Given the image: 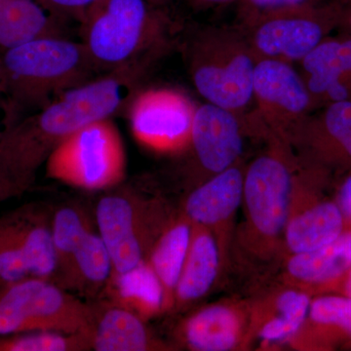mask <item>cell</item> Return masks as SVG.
I'll use <instances>...</instances> for the list:
<instances>
[{
	"instance_id": "74e56055",
	"label": "cell",
	"mask_w": 351,
	"mask_h": 351,
	"mask_svg": "<svg viewBox=\"0 0 351 351\" xmlns=\"http://www.w3.org/2000/svg\"><path fill=\"white\" fill-rule=\"evenodd\" d=\"M346 19H348V25H350L351 29V11L348 14V16H346Z\"/></svg>"
},
{
	"instance_id": "4fadbf2b",
	"label": "cell",
	"mask_w": 351,
	"mask_h": 351,
	"mask_svg": "<svg viewBox=\"0 0 351 351\" xmlns=\"http://www.w3.org/2000/svg\"><path fill=\"white\" fill-rule=\"evenodd\" d=\"M250 299H226L193 309L177 323L173 345L191 351L249 350Z\"/></svg>"
},
{
	"instance_id": "7a4b0ae2",
	"label": "cell",
	"mask_w": 351,
	"mask_h": 351,
	"mask_svg": "<svg viewBox=\"0 0 351 351\" xmlns=\"http://www.w3.org/2000/svg\"><path fill=\"white\" fill-rule=\"evenodd\" d=\"M265 140V151L245 168V221L237 239L242 257L255 265L283 261L284 233L301 167L291 145L274 137Z\"/></svg>"
},
{
	"instance_id": "277c9868",
	"label": "cell",
	"mask_w": 351,
	"mask_h": 351,
	"mask_svg": "<svg viewBox=\"0 0 351 351\" xmlns=\"http://www.w3.org/2000/svg\"><path fill=\"white\" fill-rule=\"evenodd\" d=\"M82 43L101 73L166 52L173 24L147 0H98L80 21Z\"/></svg>"
},
{
	"instance_id": "ba28073f",
	"label": "cell",
	"mask_w": 351,
	"mask_h": 351,
	"mask_svg": "<svg viewBox=\"0 0 351 351\" xmlns=\"http://www.w3.org/2000/svg\"><path fill=\"white\" fill-rule=\"evenodd\" d=\"M91 302L39 278L0 286V335L91 332Z\"/></svg>"
},
{
	"instance_id": "8fae6325",
	"label": "cell",
	"mask_w": 351,
	"mask_h": 351,
	"mask_svg": "<svg viewBox=\"0 0 351 351\" xmlns=\"http://www.w3.org/2000/svg\"><path fill=\"white\" fill-rule=\"evenodd\" d=\"M197 106L181 90L154 87L138 90L125 112L141 147L163 156H182L191 144Z\"/></svg>"
},
{
	"instance_id": "d6a6232c",
	"label": "cell",
	"mask_w": 351,
	"mask_h": 351,
	"mask_svg": "<svg viewBox=\"0 0 351 351\" xmlns=\"http://www.w3.org/2000/svg\"><path fill=\"white\" fill-rule=\"evenodd\" d=\"M338 206L341 209L343 218L351 221V176L346 180L339 189Z\"/></svg>"
},
{
	"instance_id": "4dcf8cb0",
	"label": "cell",
	"mask_w": 351,
	"mask_h": 351,
	"mask_svg": "<svg viewBox=\"0 0 351 351\" xmlns=\"http://www.w3.org/2000/svg\"><path fill=\"white\" fill-rule=\"evenodd\" d=\"M52 17L62 21L75 20L80 23L83 15L98 0H34Z\"/></svg>"
},
{
	"instance_id": "44dd1931",
	"label": "cell",
	"mask_w": 351,
	"mask_h": 351,
	"mask_svg": "<svg viewBox=\"0 0 351 351\" xmlns=\"http://www.w3.org/2000/svg\"><path fill=\"white\" fill-rule=\"evenodd\" d=\"M99 299L123 307L145 322L165 313L162 285L147 261L123 274H112Z\"/></svg>"
},
{
	"instance_id": "ac0fdd59",
	"label": "cell",
	"mask_w": 351,
	"mask_h": 351,
	"mask_svg": "<svg viewBox=\"0 0 351 351\" xmlns=\"http://www.w3.org/2000/svg\"><path fill=\"white\" fill-rule=\"evenodd\" d=\"M226 267L216 235L207 228L193 225L188 254L176 287L171 313H181L204 299L216 286Z\"/></svg>"
},
{
	"instance_id": "2e32d148",
	"label": "cell",
	"mask_w": 351,
	"mask_h": 351,
	"mask_svg": "<svg viewBox=\"0 0 351 351\" xmlns=\"http://www.w3.org/2000/svg\"><path fill=\"white\" fill-rule=\"evenodd\" d=\"M343 228L345 218L337 203L311 202L308 199L307 181L301 162L284 233V258L316 250L331 243L345 232Z\"/></svg>"
},
{
	"instance_id": "603a6c76",
	"label": "cell",
	"mask_w": 351,
	"mask_h": 351,
	"mask_svg": "<svg viewBox=\"0 0 351 351\" xmlns=\"http://www.w3.org/2000/svg\"><path fill=\"white\" fill-rule=\"evenodd\" d=\"M191 225L181 210L175 211L152 245L147 263L158 277L165 295V313H171L178 280L188 254Z\"/></svg>"
},
{
	"instance_id": "8992f818",
	"label": "cell",
	"mask_w": 351,
	"mask_h": 351,
	"mask_svg": "<svg viewBox=\"0 0 351 351\" xmlns=\"http://www.w3.org/2000/svg\"><path fill=\"white\" fill-rule=\"evenodd\" d=\"M50 179L84 191H110L125 179V145L112 119L91 122L64 138L45 161Z\"/></svg>"
},
{
	"instance_id": "1f68e13d",
	"label": "cell",
	"mask_w": 351,
	"mask_h": 351,
	"mask_svg": "<svg viewBox=\"0 0 351 351\" xmlns=\"http://www.w3.org/2000/svg\"><path fill=\"white\" fill-rule=\"evenodd\" d=\"M317 0H239V15L242 23L248 22L261 14L289 8L311 5Z\"/></svg>"
},
{
	"instance_id": "484cf974",
	"label": "cell",
	"mask_w": 351,
	"mask_h": 351,
	"mask_svg": "<svg viewBox=\"0 0 351 351\" xmlns=\"http://www.w3.org/2000/svg\"><path fill=\"white\" fill-rule=\"evenodd\" d=\"M327 143L351 160V100L330 104L317 119L307 117L290 145L302 152Z\"/></svg>"
},
{
	"instance_id": "52a82bcc",
	"label": "cell",
	"mask_w": 351,
	"mask_h": 351,
	"mask_svg": "<svg viewBox=\"0 0 351 351\" xmlns=\"http://www.w3.org/2000/svg\"><path fill=\"white\" fill-rule=\"evenodd\" d=\"M174 213L163 199L129 188L101 196L95 223L112 258V274H123L145 262Z\"/></svg>"
},
{
	"instance_id": "7c38bea8",
	"label": "cell",
	"mask_w": 351,
	"mask_h": 351,
	"mask_svg": "<svg viewBox=\"0 0 351 351\" xmlns=\"http://www.w3.org/2000/svg\"><path fill=\"white\" fill-rule=\"evenodd\" d=\"M247 131L241 115L209 103L197 106L182 166L191 189L242 160Z\"/></svg>"
},
{
	"instance_id": "3957f363",
	"label": "cell",
	"mask_w": 351,
	"mask_h": 351,
	"mask_svg": "<svg viewBox=\"0 0 351 351\" xmlns=\"http://www.w3.org/2000/svg\"><path fill=\"white\" fill-rule=\"evenodd\" d=\"M5 127L23 112L39 110L60 95L100 76L84 44L66 38H41L4 50Z\"/></svg>"
},
{
	"instance_id": "5bb4252c",
	"label": "cell",
	"mask_w": 351,
	"mask_h": 351,
	"mask_svg": "<svg viewBox=\"0 0 351 351\" xmlns=\"http://www.w3.org/2000/svg\"><path fill=\"white\" fill-rule=\"evenodd\" d=\"M246 165L241 161L191 189L180 208L193 225L216 235L226 263L232 256L234 219L243 200Z\"/></svg>"
},
{
	"instance_id": "83f0119b",
	"label": "cell",
	"mask_w": 351,
	"mask_h": 351,
	"mask_svg": "<svg viewBox=\"0 0 351 351\" xmlns=\"http://www.w3.org/2000/svg\"><path fill=\"white\" fill-rule=\"evenodd\" d=\"M92 350L86 334L29 332L0 335V351H88Z\"/></svg>"
},
{
	"instance_id": "d590c367",
	"label": "cell",
	"mask_w": 351,
	"mask_h": 351,
	"mask_svg": "<svg viewBox=\"0 0 351 351\" xmlns=\"http://www.w3.org/2000/svg\"><path fill=\"white\" fill-rule=\"evenodd\" d=\"M346 295L351 298V269L348 270L345 283Z\"/></svg>"
},
{
	"instance_id": "f1b7e54d",
	"label": "cell",
	"mask_w": 351,
	"mask_h": 351,
	"mask_svg": "<svg viewBox=\"0 0 351 351\" xmlns=\"http://www.w3.org/2000/svg\"><path fill=\"white\" fill-rule=\"evenodd\" d=\"M24 249L13 212L0 217V286L29 278Z\"/></svg>"
},
{
	"instance_id": "ffe728a7",
	"label": "cell",
	"mask_w": 351,
	"mask_h": 351,
	"mask_svg": "<svg viewBox=\"0 0 351 351\" xmlns=\"http://www.w3.org/2000/svg\"><path fill=\"white\" fill-rule=\"evenodd\" d=\"M281 283L308 292L311 286L336 280L351 269V232L306 253L284 258Z\"/></svg>"
},
{
	"instance_id": "d6986e66",
	"label": "cell",
	"mask_w": 351,
	"mask_h": 351,
	"mask_svg": "<svg viewBox=\"0 0 351 351\" xmlns=\"http://www.w3.org/2000/svg\"><path fill=\"white\" fill-rule=\"evenodd\" d=\"M302 77L313 101L351 100V39L323 40L300 62Z\"/></svg>"
},
{
	"instance_id": "f35d334b",
	"label": "cell",
	"mask_w": 351,
	"mask_h": 351,
	"mask_svg": "<svg viewBox=\"0 0 351 351\" xmlns=\"http://www.w3.org/2000/svg\"><path fill=\"white\" fill-rule=\"evenodd\" d=\"M0 94H4L3 89H2L1 86H0Z\"/></svg>"
},
{
	"instance_id": "5b68a950",
	"label": "cell",
	"mask_w": 351,
	"mask_h": 351,
	"mask_svg": "<svg viewBox=\"0 0 351 351\" xmlns=\"http://www.w3.org/2000/svg\"><path fill=\"white\" fill-rule=\"evenodd\" d=\"M193 86L206 103L243 117L254 101L257 59L241 27H198L182 46Z\"/></svg>"
},
{
	"instance_id": "6da1fadb",
	"label": "cell",
	"mask_w": 351,
	"mask_h": 351,
	"mask_svg": "<svg viewBox=\"0 0 351 351\" xmlns=\"http://www.w3.org/2000/svg\"><path fill=\"white\" fill-rule=\"evenodd\" d=\"M163 53L112 69L58 96L0 132V168L18 195L31 188L51 152L82 127L125 112L136 88Z\"/></svg>"
},
{
	"instance_id": "ab89813d",
	"label": "cell",
	"mask_w": 351,
	"mask_h": 351,
	"mask_svg": "<svg viewBox=\"0 0 351 351\" xmlns=\"http://www.w3.org/2000/svg\"><path fill=\"white\" fill-rule=\"evenodd\" d=\"M0 132H1V130H0Z\"/></svg>"
},
{
	"instance_id": "cb8c5ba5",
	"label": "cell",
	"mask_w": 351,
	"mask_h": 351,
	"mask_svg": "<svg viewBox=\"0 0 351 351\" xmlns=\"http://www.w3.org/2000/svg\"><path fill=\"white\" fill-rule=\"evenodd\" d=\"M41 38H66L63 22L34 0H0V49Z\"/></svg>"
},
{
	"instance_id": "30bf717a",
	"label": "cell",
	"mask_w": 351,
	"mask_h": 351,
	"mask_svg": "<svg viewBox=\"0 0 351 351\" xmlns=\"http://www.w3.org/2000/svg\"><path fill=\"white\" fill-rule=\"evenodd\" d=\"M330 9L315 4L261 14L239 25L257 61L300 63L324 40L334 18Z\"/></svg>"
},
{
	"instance_id": "8d00e7d4",
	"label": "cell",
	"mask_w": 351,
	"mask_h": 351,
	"mask_svg": "<svg viewBox=\"0 0 351 351\" xmlns=\"http://www.w3.org/2000/svg\"><path fill=\"white\" fill-rule=\"evenodd\" d=\"M147 1L151 2L154 5L160 6L163 5V4L167 3L170 0H147Z\"/></svg>"
},
{
	"instance_id": "e575fe53",
	"label": "cell",
	"mask_w": 351,
	"mask_h": 351,
	"mask_svg": "<svg viewBox=\"0 0 351 351\" xmlns=\"http://www.w3.org/2000/svg\"><path fill=\"white\" fill-rule=\"evenodd\" d=\"M233 1H239V0H189V3L195 9H206L210 7L221 5V4H228Z\"/></svg>"
},
{
	"instance_id": "e0dca14e",
	"label": "cell",
	"mask_w": 351,
	"mask_h": 351,
	"mask_svg": "<svg viewBox=\"0 0 351 351\" xmlns=\"http://www.w3.org/2000/svg\"><path fill=\"white\" fill-rule=\"evenodd\" d=\"M90 341L95 351H173V343L157 338L147 322L107 300L91 302Z\"/></svg>"
},
{
	"instance_id": "836d02e7",
	"label": "cell",
	"mask_w": 351,
	"mask_h": 351,
	"mask_svg": "<svg viewBox=\"0 0 351 351\" xmlns=\"http://www.w3.org/2000/svg\"><path fill=\"white\" fill-rule=\"evenodd\" d=\"M14 196H18V195L0 168V201L8 199Z\"/></svg>"
},
{
	"instance_id": "9a60e30c",
	"label": "cell",
	"mask_w": 351,
	"mask_h": 351,
	"mask_svg": "<svg viewBox=\"0 0 351 351\" xmlns=\"http://www.w3.org/2000/svg\"><path fill=\"white\" fill-rule=\"evenodd\" d=\"M250 302L249 350H265L290 346L306 322L311 297L306 290L281 283Z\"/></svg>"
},
{
	"instance_id": "7402d4cb",
	"label": "cell",
	"mask_w": 351,
	"mask_h": 351,
	"mask_svg": "<svg viewBox=\"0 0 351 351\" xmlns=\"http://www.w3.org/2000/svg\"><path fill=\"white\" fill-rule=\"evenodd\" d=\"M12 212L29 276L53 282L56 256L53 243L52 212L38 203L23 205Z\"/></svg>"
},
{
	"instance_id": "f546056e",
	"label": "cell",
	"mask_w": 351,
	"mask_h": 351,
	"mask_svg": "<svg viewBox=\"0 0 351 351\" xmlns=\"http://www.w3.org/2000/svg\"><path fill=\"white\" fill-rule=\"evenodd\" d=\"M306 323L339 328L351 337V298L329 295L311 299Z\"/></svg>"
},
{
	"instance_id": "9c48e42d",
	"label": "cell",
	"mask_w": 351,
	"mask_h": 351,
	"mask_svg": "<svg viewBox=\"0 0 351 351\" xmlns=\"http://www.w3.org/2000/svg\"><path fill=\"white\" fill-rule=\"evenodd\" d=\"M253 97L257 113L248 126L265 138L274 137L288 144L309 117L314 104L301 73L292 64L276 60L257 62Z\"/></svg>"
},
{
	"instance_id": "4316f807",
	"label": "cell",
	"mask_w": 351,
	"mask_h": 351,
	"mask_svg": "<svg viewBox=\"0 0 351 351\" xmlns=\"http://www.w3.org/2000/svg\"><path fill=\"white\" fill-rule=\"evenodd\" d=\"M93 230L91 216L80 205H63L53 213L52 235L56 256L53 283L68 290L75 252L87 233Z\"/></svg>"
},
{
	"instance_id": "d4e9b609",
	"label": "cell",
	"mask_w": 351,
	"mask_h": 351,
	"mask_svg": "<svg viewBox=\"0 0 351 351\" xmlns=\"http://www.w3.org/2000/svg\"><path fill=\"white\" fill-rule=\"evenodd\" d=\"M112 263L99 232L91 230L83 239L73 258L68 291L87 302L99 299L112 276Z\"/></svg>"
}]
</instances>
